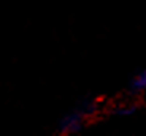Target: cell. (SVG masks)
<instances>
[{"instance_id": "1", "label": "cell", "mask_w": 146, "mask_h": 136, "mask_svg": "<svg viewBox=\"0 0 146 136\" xmlns=\"http://www.w3.org/2000/svg\"><path fill=\"white\" fill-rule=\"evenodd\" d=\"M84 119H86V116L78 108H75L73 111H68L60 117V120L57 124V131L65 136L80 133L84 128Z\"/></svg>"}, {"instance_id": "2", "label": "cell", "mask_w": 146, "mask_h": 136, "mask_svg": "<svg viewBox=\"0 0 146 136\" xmlns=\"http://www.w3.org/2000/svg\"><path fill=\"white\" fill-rule=\"evenodd\" d=\"M146 90V68L133 74V78L129 82V92L132 95H138V93Z\"/></svg>"}, {"instance_id": "3", "label": "cell", "mask_w": 146, "mask_h": 136, "mask_svg": "<svg viewBox=\"0 0 146 136\" xmlns=\"http://www.w3.org/2000/svg\"><path fill=\"white\" fill-rule=\"evenodd\" d=\"M137 111H138L137 104H133V103H122V104L114 106L113 109H111V112H113L114 116H117V117H129V116H133Z\"/></svg>"}, {"instance_id": "4", "label": "cell", "mask_w": 146, "mask_h": 136, "mask_svg": "<svg viewBox=\"0 0 146 136\" xmlns=\"http://www.w3.org/2000/svg\"><path fill=\"white\" fill-rule=\"evenodd\" d=\"M78 109H80L86 117H89V116H92V114L97 112L99 103H97L95 100H83V101L80 103V106H78Z\"/></svg>"}]
</instances>
